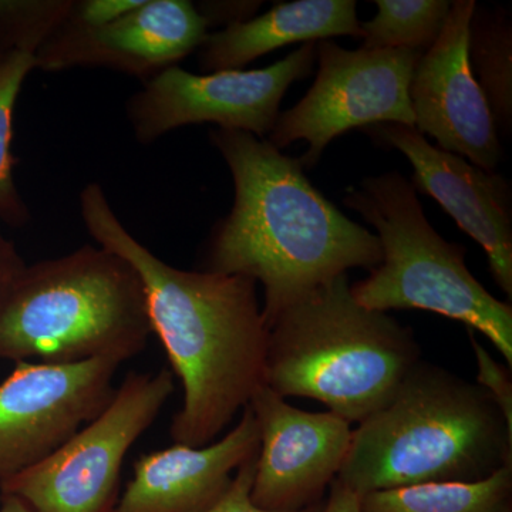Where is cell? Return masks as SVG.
<instances>
[{
  "mask_svg": "<svg viewBox=\"0 0 512 512\" xmlns=\"http://www.w3.org/2000/svg\"><path fill=\"white\" fill-rule=\"evenodd\" d=\"M80 212L99 247L130 262L143 281L151 328L184 387L171 437L188 447L214 443L265 384L268 326L256 282L165 264L124 228L99 184L84 188Z\"/></svg>",
  "mask_w": 512,
  "mask_h": 512,
  "instance_id": "1",
  "label": "cell"
},
{
  "mask_svg": "<svg viewBox=\"0 0 512 512\" xmlns=\"http://www.w3.org/2000/svg\"><path fill=\"white\" fill-rule=\"evenodd\" d=\"M210 138L231 170L235 201L212 231L202 271L261 282L268 328L349 269L372 271L382 262L377 235L323 197L299 158L245 131L218 128Z\"/></svg>",
  "mask_w": 512,
  "mask_h": 512,
  "instance_id": "2",
  "label": "cell"
},
{
  "mask_svg": "<svg viewBox=\"0 0 512 512\" xmlns=\"http://www.w3.org/2000/svg\"><path fill=\"white\" fill-rule=\"evenodd\" d=\"M512 464V429L477 383L420 360L353 430L338 480L353 493L474 483Z\"/></svg>",
  "mask_w": 512,
  "mask_h": 512,
  "instance_id": "3",
  "label": "cell"
},
{
  "mask_svg": "<svg viewBox=\"0 0 512 512\" xmlns=\"http://www.w3.org/2000/svg\"><path fill=\"white\" fill-rule=\"evenodd\" d=\"M420 360L413 330L357 303L343 274L271 323L265 384L284 399L318 400L359 424L390 402Z\"/></svg>",
  "mask_w": 512,
  "mask_h": 512,
  "instance_id": "4",
  "label": "cell"
},
{
  "mask_svg": "<svg viewBox=\"0 0 512 512\" xmlns=\"http://www.w3.org/2000/svg\"><path fill=\"white\" fill-rule=\"evenodd\" d=\"M153 335L134 266L101 247L23 266L0 295V359L123 363Z\"/></svg>",
  "mask_w": 512,
  "mask_h": 512,
  "instance_id": "5",
  "label": "cell"
},
{
  "mask_svg": "<svg viewBox=\"0 0 512 512\" xmlns=\"http://www.w3.org/2000/svg\"><path fill=\"white\" fill-rule=\"evenodd\" d=\"M346 207L376 228L382 262L350 286L372 311L423 309L463 322L490 339L512 366V308L494 298L468 271L466 249L431 227L416 190L403 175L386 173L349 188Z\"/></svg>",
  "mask_w": 512,
  "mask_h": 512,
  "instance_id": "6",
  "label": "cell"
},
{
  "mask_svg": "<svg viewBox=\"0 0 512 512\" xmlns=\"http://www.w3.org/2000/svg\"><path fill=\"white\" fill-rule=\"evenodd\" d=\"M174 373L130 372L113 400L56 453L0 483L35 512H114L128 450L173 396Z\"/></svg>",
  "mask_w": 512,
  "mask_h": 512,
  "instance_id": "7",
  "label": "cell"
},
{
  "mask_svg": "<svg viewBox=\"0 0 512 512\" xmlns=\"http://www.w3.org/2000/svg\"><path fill=\"white\" fill-rule=\"evenodd\" d=\"M315 83L293 109L279 113L269 143L278 150L309 144L303 168L315 167L333 138L353 128L403 124L414 128L409 87L423 53L409 49L349 50L330 39L316 43Z\"/></svg>",
  "mask_w": 512,
  "mask_h": 512,
  "instance_id": "8",
  "label": "cell"
},
{
  "mask_svg": "<svg viewBox=\"0 0 512 512\" xmlns=\"http://www.w3.org/2000/svg\"><path fill=\"white\" fill-rule=\"evenodd\" d=\"M316 43H303L265 69L194 74L174 64L161 70L128 100L137 140L150 144L175 128L201 123L264 138L274 130L286 90L312 72Z\"/></svg>",
  "mask_w": 512,
  "mask_h": 512,
  "instance_id": "9",
  "label": "cell"
},
{
  "mask_svg": "<svg viewBox=\"0 0 512 512\" xmlns=\"http://www.w3.org/2000/svg\"><path fill=\"white\" fill-rule=\"evenodd\" d=\"M121 363L18 362L0 383V483L56 453L113 400Z\"/></svg>",
  "mask_w": 512,
  "mask_h": 512,
  "instance_id": "10",
  "label": "cell"
},
{
  "mask_svg": "<svg viewBox=\"0 0 512 512\" xmlns=\"http://www.w3.org/2000/svg\"><path fill=\"white\" fill-rule=\"evenodd\" d=\"M249 407L261 433L251 490L256 507L293 512L322 504L348 456L349 421L330 412L296 409L266 384Z\"/></svg>",
  "mask_w": 512,
  "mask_h": 512,
  "instance_id": "11",
  "label": "cell"
},
{
  "mask_svg": "<svg viewBox=\"0 0 512 512\" xmlns=\"http://www.w3.org/2000/svg\"><path fill=\"white\" fill-rule=\"evenodd\" d=\"M474 0L451 3L439 39L421 55L409 87L414 128L440 150L495 171L501 158L493 113L468 60Z\"/></svg>",
  "mask_w": 512,
  "mask_h": 512,
  "instance_id": "12",
  "label": "cell"
},
{
  "mask_svg": "<svg viewBox=\"0 0 512 512\" xmlns=\"http://www.w3.org/2000/svg\"><path fill=\"white\" fill-rule=\"evenodd\" d=\"M69 16V15H67ZM210 22L187 0H144L110 25L90 29L64 19L36 52V67L109 66L153 77L201 47Z\"/></svg>",
  "mask_w": 512,
  "mask_h": 512,
  "instance_id": "13",
  "label": "cell"
},
{
  "mask_svg": "<svg viewBox=\"0 0 512 512\" xmlns=\"http://www.w3.org/2000/svg\"><path fill=\"white\" fill-rule=\"evenodd\" d=\"M375 140L394 147L412 164L414 190L439 202L458 227L483 247L495 282L512 296L511 185L501 174L483 170L431 146L416 128L376 124L365 128Z\"/></svg>",
  "mask_w": 512,
  "mask_h": 512,
  "instance_id": "14",
  "label": "cell"
},
{
  "mask_svg": "<svg viewBox=\"0 0 512 512\" xmlns=\"http://www.w3.org/2000/svg\"><path fill=\"white\" fill-rule=\"evenodd\" d=\"M261 433L249 404L221 440L177 444L138 458L114 512H205L227 493L238 468L255 457Z\"/></svg>",
  "mask_w": 512,
  "mask_h": 512,
  "instance_id": "15",
  "label": "cell"
},
{
  "mask_svg": "<svg viewBox=\"0 0 512 512\" xmlns=\"http://www.w3.org/2000/svg\"><path fill=\"white\" fill-rule=\"evenodd\" d=\"M355 0H298L279 3L265 15L228 25L205 37L200 63L204 72L242 70L252 60L292 43L333 36L363 39Z\"/></svg>",
  "mask_w": 512,
  "mask_h": 512,
  "instance_id": "16",
  "label": "cell"
},
{
  "mask_svg": "<svg viewBox=\"0 0 512 512\" xmlns=\"http://www.w3.org/2000/svg\"><path fill=\"white\" fill-rule=\"evenodd\" d=\"M360 512H512V464L474 483H430L373 491Z\"/></svg>",
  "mask_w": 512,
  "mask_h": 512,
  "instance_id": "17",
  "label": "cell"
},
{
  "mask_svg": "<svg viewBox=\"0 0 512 512\" xmlns=\"http://www.w3.org/2000/svg\"><path fill=\"white\" fill-rule=\"evenodd\" d=\"M468 60L483 90L497 130L512 124V29L504 12L476 6L468 37Z\"/></svg>",
  "mask_w": 512,
  "mask_h": 512,
  "instance_id": "18",
  "label": "cell"
},
{
  "mask_svg": "<svg viewBox=\"0 0 512 512\" xmlns=\"http://www.w3.org/2000/svg\"><path fill=\"white\" fill-rule=\"evenodd\" d=\"M39 47L33 40L0 35V218L15 227L28 222L29 211L13 180V113L22 84L36 67Z\"/></svg>",
  "mask_w": 512,
  "mask_h": 512,
  "instance_id": "19",
  "label": "cell"
},
{
  "mask_svg": "<svg viewBox=\"0 0 512 512\" xmlns=\"http://www.w3.org/2000/svg\"><path fill=\"white\" fill-rule=\"evenodd\" d=\"M451 3L447 0H376L377 15L362 23L363 47L424 53L439 39Z\"/></svg>",
  "mask_w": 512,
  "mask_h": 512,
  "instance_id": "20",
  "label": "cell"
},
{
  "mask_svg": "<svg viewBox=\"0 0 512 512\" xmlns=\"http://www.w3.org/2000/svg\"><path fill=\"white\" fill-rule=\"evenodd\" d=\"M468 338L476 355L478 376L477 384L490 394L497 404L508 426L512 429V382L511 369L498 363L488 350L474 336L473 330L468 329Z\"/></svg>",
  "mask_w": 512,
  "mask_h": 512,
  "instance_id": "21",
  "label": "cell"
},
{
  "mask_svg": "<svg viewBox=\"0 0 512 512\" xmlns=\"http://www.w3.org/2000/svg\"><path fill=\"white\" fill-rule=\"evenodd\" d=\"M256 457L258 454L249 458L238 468L227 493L222 495L220 501L205 512H275L262 510V508L256 507L252 501L251 490L252 484H254ZM322 508L323 504H318L306 508V510L293 512H322Z\"/></svg>",
  "mask_w": 512,
  "mask_h": 512,
  "instance_id": "22",
  "label": "cell"
},
{
  "mask_svg": "<svg viewBox=\"0 0 512 512\" xmlns=\"http://www.w3.org/2000/svg\"><path fill=\"white\" fill-rule=\"evenodd\" d=\"M144 0H84L73 2L67 19L83 28L97 29L123 18Z\"/></svg>",
  "mask_w": 512,
  "mask_h": 512,
  "instance_id": "23",
  "label": "cell"
},
{
  "mask_svg": "<svg viewBox=\"0 0 512 512\" xmlns=\"http://www.w3.org/2000/svg\"><path fill=\"white\" fill-rule=\"evenodd\" d=\"M322 512H360V497L336 478L330 484L328 500L323 504Z\"/></svg>",
  "mask_w": 512,
  "mask_h": 512,
  "instance_id": "24",
  "label": "cell"
},
{
  "mask_svg": "<svg viewBox=\"0 0 512 512\" xmlns=\"http://www.w3.org/2000/svg\"><path fill=\"white\" fill-rule=\"evenodd\" d=\"M23 266L25 264L20 259L12 242H9L0 232V295Z\"/></svg>",
  "mask_w": 512,
  "mask_h": 512,
  "instance_id": "25",
  "label": "cell"
},
{
  "mask_svg": "<svg viewBox=\"0 0 512 512\" xmlns=\"http://www.w3.org/2000/svg\"><path fill=\"white\" fill-rule=\"evenodd\" d=\"M0 512H35L28 504L13 495L0 494Z\"/></svg>",
  "mask_w": 512,
  "mask_h": 512,
  "instance_id": "26",
  "label": "cell"
}]
</instances>
